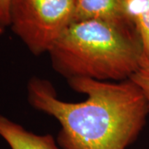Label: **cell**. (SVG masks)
<instances>
[{
  "label": "cell",
  "mask_w": 149,
  "mask_h": 149,
  "mask_svg": "<svg viewBox=\"0 0 149 149\" xmlns=\"http://www.w3.org/2000/svg\"><path fill=\"white\" fill-rule=\"evenodd\" d=\"M68 83L86 95L84 101L60 100L53 85L37 76L28 80L27 87L30 105L60 123L56 142L61 148L126 149L137 139L149 110L143 92L133 80L74 78Z\"/></svg>",
  "instance_id": "obj_1"
},
{
  "label": "cell",
  "mask_w": 149,
  "mask_h": 149,
  "mask_svg": "<svg viewBox=\"0 0 149 149\" xmlns=\"http://www.w3.org/2000/svg\"><path fill=\"white\" fill-rule=\"evenodd\" d=\"M53 69L67 80L130 79L144 57L143 46L132 22H72L51 48Z\"/></svg>",
  "instance_id": "obj_2"
},
{
  "label": "cell",
  "mask_w": 149,
  "mask_h": 149,
  "mask_svg": "<svg viewBox=\"0 0 149 149\" xmlns=\"http://www.w3.org/2000/svg\"><path fill=\"white\" fill-rule=\"evenodd\" d=\"M74 0H11L12 31L34 56L49 52L74 19Z\"/></svg>",
  "instance_id": "obj_3"
},
{
  "label": "cell",
  "mask_w": 149,
  "mask_h": 149,
  "mask_svg": "<svg viewBox=\"0 0 149 149\" xmlns=\"http://www.w3.org/2000/svg\"><path fill=\"white\" fill-rule=\"evenodd\" d=\"M0 137L11 149H61L51 134L39 135L0 113Z\"/></svg>",
  "instance_id": "obj_4"
},
{
  "label": "cell",
  "mask_w": 149,
  "mask_h": 149,
  "mask_svg": "<svg viewBox=\"0 0 149 149\" xmlns=\"http://www.w3.org/2000/svg\"><path fill=\"white\" fill-rule=\"evenodd\" d=\"M74 6L73 22H132L127 13L126 0H74Z\"/></svg>",
  "instance_id": "obj_5"
},
{
  "label": "cell",
  "mask_w": 149,
  "mask_h": 149,
  "mask_svg": "<svg viewBox=\"0 0 149 149\" xmlns=\"http://www.w3.org/2000/svg\"><path fill=\"white\" fill-rule=\"evenodd\" d=\"M126 8L140 35L144 56L149 58V0H126Z\"/></svg>",
  "instance_id": "obj_6"
},
{
  "label": "cell",
  "mask_w": 149,
  "mask_h": 149,
  "mask_svg": "<svg viewBox=\"0 0 149 149\" xmlns=\"http://www.w3.org/2000/svg\"><path fill=\"white\" fill-rule=\"evenodd\" d=\"M130 80L142 91L149 110V58L144 56L139 69L131 76Z\"/></svg>",
  "instance_id": "obj_7"
},
{
  "label": "cell",
  "mask_w": 149,
  "mask_h": 149,
  "mask_svg": "<svg viewBox=\"0 0 149 149\" xmlns=\"http://www.w3.org/2000/svg\"><path fill=\"white\" fill-rule=\"evenodd\" d=\"M10 3L11 0H0V27L10 26Z\"/></svg>",
  "instance_id": "obj_8"
},
{
  "label": "cell",
  "mask_w": 149,
  "mask_h": 149,
  "mask_svg": "<svg viewBox=\"0 0 149 149\" xmlns=\"http://www.w3.org/2000/svg\"><path fill=\"white\" fill-rule=\"evenodd\" d=\"M3 28L0 27V35H1V34H3Z\"/></svg>",
  "instance_id": "obj_9"
}]
</instances>
